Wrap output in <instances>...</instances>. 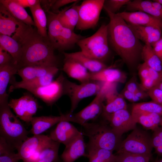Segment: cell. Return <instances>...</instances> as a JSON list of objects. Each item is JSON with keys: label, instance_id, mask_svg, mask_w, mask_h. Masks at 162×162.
I'll return each mask as SVG.
<instances>
[{"label": "cell", "instance_id": "1", "mask_svg": "<svg viewBox=\"0 0 162 162\" xmlns=\"http://www.w3.org/2000/svg\"><path fill=\"white\" fill-rule=\"evenodd\" d=\"M11 37L22 46L21 57L18 65L19 69L31 66L58 67V61L54 53L55 49L48 39L38 33L36 27L21 22Z\"/></svg>", "mask_w": 162, "mask_h": 162}, {"label": "cell", "instance_id": "2", "mask_svg": "<svg viewBox=\"0 0 162 162\" xmlns=\"http://www.w3.org/2000/svg\"><path fill=\"white\" fill-rule=\"evenodd\" d=\"M110 21L108 40L110 47L131 69L138 68L144 45L135 36L127 22L117 13L104 10Z\"/></svg>", "mask_w": 162, "mask_h": 162}, {"label": "cell", "instance_id": "3", "mask_svg": "<svg viewBox=\"0 0 162 162\" xmlns=\"http://www.w3.org/2000/svg\"><path fill=\"white\" fill-rule=\"evenodd\" d=\"M83 134L88 136V144L112 151L118 149L122 141V136L117 134L109 122L98 118L91 123L83 124Z\"/></svg>", "mask_w": 162, "mask_h": 162}, {"label": "cell", "instance_id": "4", "mask_svg": "<svg viewBox=\"0 0 162 162\" xmlns=\"http://www.w3.org/2000/svg\"><path fill=\"white\" fill-rule=\"evenodd\" d=\"M28 132L12 112L8 102L0 104V137L16 150L28 137Z\"/></svg>", "mask_w": 162, "mask_h": 162}, {"label": "cell", "instance_id": "5", "mask_svg": "<svg viewBox=\"0 0 162 162\" xmlns=\"http://www.w3.org/2000/svg\"><path fill=\"white\" fill-rule=\"evenodd\" d=\"M76 44L86 56L104 63L110 52L107 25H101L94 34L81 39Z\"/></svg>", "mask_w": 162, "mask_h": 162}, {"label": "cell", "instance_id": "6", "mask_svg": "<svg viewBox=\"0 0 162 162\" xmlns=\"http://www.w3.org/2000/svg\"><path fill=\"white\" fill-rule=\"evenodd\" d=\"M152 136L145 130L136 128L122 141L116 153H128L152 157Z\"/></svg>", "mask_w": 162, "mask_h": 162}, {"label": "cell", "instance_id": "7", "mask_svg": "<svg viewBox=\"0 0 162 162\" xmlns=\"http://www.w3.org/2000/svg\"><path fill=\"white\" fill-rule=\"evenodd\" d=\"M104 82L90 80L78 84L65 78L64 82V95L70 98L71 107L68 113L72 114L79 103L85 98L96 95L100 90Z\"/></svg>", "mask_w": 162, "mask_h": 162}, {"label": "cell", "instance_id": "8", "mask_svg": "<svg viewBox=\"0 0 162 162\" xmlns=\"http://www.w3.org/2000/svg\"><path fill=\"white\" fill-rule=\"evenodd\" d=\"M109 86L108 83L104 82L100 91L88 106L78 112L72 114L67 113L68 121L82 125L91 120H95L101 115L103 111V102Z\"/></svg>", "mask_w": 162, "mask_h": 162}, {"label": "cell", "instance_id": "9", "mask_svg": "<svg viewBox=\"0 0 162 162\" xmlns=\"http://www.w3.org/2000/svg\"><path fill=\"white\" fill-rule=\"evenodd\" d=\"M104 0H85L79 5V20L76 28L84 30L95 28L98 24Z\"/></svg>", "mask_w": 162, "mask_h": 162}, {"label": "cell", "instance_id": "10", "mask_svg": "<svg viewBox=\"0 0 162 162\" xmlns=\"http://www.w3.org/2000/svg\"><path fill=\"white\" fill-rule=\"evenodd\" d=\"M8 105L18 118L27 123L31 122L39 107L37 99L28 93L19 98L11 99Z\"/></svg>", "mask_w": 162, "mask_h": 162}, {"label": "cell", "instance_id": "11", "mask_svg": "<svg viewBox=\"0 0 162 162\" xmlns=\"http://www.w3.org/2000/svg\"><path fill=\"white\" fill-rule=\"evenodd\" d=\"M65 77L62 73L50 84L28 91L47 105L52 106L64 95V82Z\"/></svg>", "mask_w": 162, "mask_h": 162}, {"label": "cell", "instance_id": "12", "mask_svg": "<svg viewBox=\"0 0 162 162\" xmlns=\"http://www.w3.org/2000/svg\"><path fill=\"white\" fill-rule=\"evenodd\" d=\"M108 122L114 131L121 136L136 128L137 123L127 109L116 112Z\"/></svg>", "mask_w": 162, "mask_h": 162}, {"label": "cell", "instance_id": "13", "mask_svg": "<svg viewBox=\"0 0 162 162\" xmlns=\"http://www.w3.org/2000/svg\"><path fill=\"white\" fill-rule=\"evenodd\" d=\"M117 14L128 23L156 27L162 31V20L147 13L141 11H124Z\"/></svg>", "mask_w": 162, "mask_h": 162}, {"label": "cell", "instance_id": "14", "mask_svg": "<svg viewBox=\"0 0 162 162\" xmlns=\"http://www.w3.org/2000/svg\"><path fill=\"white\" fill-rule=\"evenodd\" d=\"M83 134L80 133L67 145L61 156L63 162H74L81 157H86V146L84 142Z\"/></svg>", "mask_w": 162, "mask_h": 162}, {"label": "cell", "instance_id": "15", "mask_svg": "<svg viewBox=\"0 0 162 162\" xmlns=\"http://www.w3.org/2000/svg\"><path fill=\"white\" fill-rule=\"evenodd\" d=\"M81 132L70 122L62 121L52 131L49 136L50 139L66 146Z\"/></svg>", "mask_w": 162, "mask_h": 162}, {"label": "cell", "instance_id": "16", "mask_svg": "<svg viewBox=\"0 0 162 162\" xmlns=\"http://www.w3.org/2000/svg\"><path fill=\"white\" fill-rule=\"evenodd\" d=\"M47 12L48 39L55 50L60 51L63 26L59 20V11L55 13L49 11Z\"/></svg>", "mask_w": 162, "mask_h": 162}, {"label": "cell", "instance_id": "17", "mask_svg": "<svg viewBox=\"0 0 162 162\" xmlns=\"http://www.w3.org/2000/svg\"><path fill=\"white\" fill-rule=\"evenodd\" d=\"M135 37L139 40L152 46L162 38V31L159 28L127 23Z\"/></svg>", "mask_w": 162, "mask_h": 162}, {"label": "cell", "instance_id": "18", "mask_svg": "<svg viewBox=\"0 0 162 162\" xmlns=\"http://www.w3.org/2000/svg\"><path fill=\"white\" fill-rule=\"evenodd\" d=\"M49 138V136L42 134L28 137L22 143L17 150L21 160L23 162H27Z\"/></svg>", "mask_w": 162, "mask_h": 162}, {"label": "cell", "instance_id": "19", "mask_svg": "<svg viewBox=\"0 0 162 162\" xmlns=\"http://www.w3.org/2000/svg\"><path fill=\"white\" fill-rule=\"evenodd\" d=\"M58 70L59 69L44 76L28 81L22 80L17 82L14 76L10 82L11 85L10 87L9 91L11 92L14 89L19 88L24 89L28 91L48 85L53 81L54 77Z\"/></svg>", "mask_w": 162, "mask_h": 162}, {"label": "cell", "instance_id": "20", "mask_svg": "<svg viewBox=\"0 0 162 162\" xmlns=\"http://www.w3.org/2000/svg\"><path fill=\"white\" fill-rule=\"evenodd\" d=\"M62 121H67L66 114L59 116L33 117L31 122L32 127L30 132L33 135L41 134L55 124Z\"/></svg>", "mask_w": 162, "mask_h": 162}, {"label": "cell", "instance_id": "21", "mask_svg": "<svg viewBox=\"0 0 162 162\" xmlns=\"http://www.w3.org/2000/svg\"><path fill=\"white\" fill-rule=\"evenodd\" d=\"M65 59H71L80 63L90 73L99 72L108 67L104 62L85 56L81 51L71 53L63 52Z\"/></svg>", "mask_w": 162, "mask_h": 162}, {"label": "cell", "instance_id": "22", "mask_svg": "<svg viewBox=\"0 0 162 162\" xmlns=\"http://www.w3.org/2000/svg\"><path fill=\"white\" fill-rule=\"evenodd\" d=\"M19 69L18 65L14 63L0 66V104L8 102L9 95L6 89L11 79Z\"/></svg>", "mask_w": 162, "mask_h": 162}, {"label": "cell", "instance_id": "23", "mask_svg": "<svg viewBox=\"0 0 162 162\" xmlns=\"http://www.w3.org/2000/svg\"><path fill=\"white\" fill-rule=\"evenodd\" d=\"M127 76L123 72L117 69L108 67L98 72H90V80L108 83H124Z\"/></svg>", "mask_w": 162, "mask_h": 162}, {"label": "cell", "instance_id": "24", "mask_svg": "<svg viewBox=\"0 0 162 162\" xmlns=\"http://www.w3.org/2000/svg\"><path fill=\"white\" fill-rule=\"evenodd\" d=\"M62 70L69 77L78 80L81 83L91 80L90 72L83 65L75 61L64 59Z\"/></svg>", "mask_w": 162, "mask_h": 162}, {"label": "cell", "instance_id": "25", "mask_svg": "<svg viewBox=\"0 0 162 162\" xmlns=\"http://www.w3.org/2000/svg\"><path fill=\"white\" fill-rule=\"evenodd\" d=\"M21 22L0 4V34L12 37L19 29Z\"/></svg>", "mask_w": 162, "mask_h": 162}, {"label": "cell", "instance_id": "26", "mask_svg": "<svg viewBox=\"0 0 162 162\" xmlns=\"http://www.w3.org/2000/svg\"><path fill=\"white\" fill-rule=\"evenodd\" d=\"M60 145V143L49 137L40 147L39 156L34 162H59L58 152Z\"/></svg>", "mask_w": 162, "mask_h": 162}, {"label": "cell", "instance_id": "27", "mask_svg": "<svg viewBox=\"0 0 162 162\" xmlns=\"http://www.w3.org/2000/svg\"><path fill=\"white\" fill-rule=\"evenodd\" d=\"M79 1L59 11L58 19L62 25L73 31L76 28L79 21V5L76 3Z\"/></svg>", "mask_w": 162, "mask_h": 162}, {"label": "cell", "instance_id": "28", "mask_svg": "<svg viewBox=\"0 0 162 162\" xmlns=\"http://www.w3.org/2000/svg\"><path fill=\"white\" fill-rule=\"evenodd\" d=\"M106 104L104 105L101 116L103 119L107 121L116 112L126 109L127 105L124 98L121 94H117L106 100Z\"/></svg>", "mask_w": 162, "mask_h": 162}, {"label": "cell", "instance_id": "29", "mask_svg": "<svg viewBox=\"0 0 162 162\" xmlns=\"http://www.w3.org/2000/svg\"><path fill=\"white\" fill-rule=\"evenodd\" d=\"M0 3L17 20L27 25L35 26L33 20L25 8L13 0H0Z\"/></svg>", "mask_w": 162, "mask_h": 162}, {"label": "cell", "instance_id": "30", "mask_svg": "<svg viewBox=\"0 0 162 162\" xmlns=\"http://www.w3.org/2000/svg\"><path fill=\"white\" fill-rule=\"evenodd\" d=\"M58 69L56 67L27 66L19 69L17 74L22 81H28L44 76Z\"/></svg>", "mask_w": 162, "mask_h": 162}, {"label": "cell", "instance_id": "31", "mask_svg": "<svg viewBox=\"0 0 162 162\" xmlns=\"http://www.w3.org/2000/svg\"><path fill=\"white\" fill-rule=\"evenodd\" d=\"M30 9L38 33L42 37L48 39L47 17L41 7L40 1Z\"/></svg>", "mask_w": 162, "mask_h": 162}, {"label": "cell", "instance_id": "32", "mask_svg": "<svg viewBox=\"0 0 162 162\" xmlns=\"http://www.w3.org/2000/svg\"><path fill=\"white\" fill-rule=\"evenodd\" d=\"M86 157L88 162H115L116 155L113 151L87 144Z\"/></svg>", "mask_w": 162, "mask_h": 162}, {"label": "cell", "instance_id": "33", "mask_svg": "<svg viewBox=\"0 0 162 162\" xmlns=\"http://www.w3.org/2000/svg\"><path fill=\"white\" fill-rule=\"evenodd\" d=\"M0 45L11 55L14 64L18 65L20 61L22 53V46L20 43L11 37L0 34Z\"/></svg>", "mask_w": 162, "mask_h": 162}, {"label": "cell", "instance_id": "34", "mask_svg": "<svg viewBox=\"0 0 162 162\" xmlns=\"http://www.w3.org/2000/svg\"><path fill=\"white\" fill-rule=\"evenodd\" d=\"M126 5V10L130 12H142L162 20V13L153 7L152 1L142 0L130 1Z\"/></svg>", "mask_w": 162, "mask_h": 162}, {"label": "cell", "instance_id": "35", "mask_svg": "<svg viewBox=\"0 0 162 162\" xmlns=\"http://www.w3.org/2000/svg\"><path fill=\"white\" fill-rule=\"evenodd\" d=\"M132 116L137 123L146 129L153 131L159 127L162 117L154 113H142Z\"/></svg>", "mask_w": 162, "mask_h": 162}, {"label": "cell", "instance_id": "36", "mask_svg": "<svg viewBox=\"0 0 162 162\" xmlns=\"http://www.w3.org/2000/svg\"><path fill=\"white\" fill-rule=\"evenodd\" d=\"M141 58L149 67L162 73V63L154 52L152 46L148 44L144 45L141 53Z\"/></svg>", "mask_w": 162, "mask_h": 162}, {"label": "cell", "instance_id": "37", "mask_svg": "<svg viewBox=\"0 0 162 162\" xmlns=\"http://www.w3.org/2000/svg\"><path fill=\"white\" fill-rule=\"evenodd\" d=\"M15 150L4 138L0 137V162H18L21 160Z\"/></svg>", "mask_w": 162, "mask_h": 162}, {"label": "cell", "instance_id": "38", "mask_svg": "<svg viewBox=\"0 0 162 162\" xmlns=\"http://www.w3.org/2000/svg\"><path fill=\"white\" fill-rule=\"evenodd\" d=\"M142 113H154L162 116V105L153 101L134 104L131 114L133 115Z\"/></svg>", "mask_w": 162, "mask_h": 162}, {"label": "cell", "instance_id": "39", "mask_svg": "<svg viewBox=\"0 0 162 162\" xmlns=\"http://www.w3.org/2000/svg\"><path fill=\"white\" fill-rule=\"evenodd\" d=\"M151 158L147 156L124 152L116 155L115 162H150Z\"/></svg>", "mask_w": 162, "mask_h": 162}, {"label": "cell", "instance_id": "40", "mask_svg": "<svg viewBox=\"0 0 162 162\" xmlns=\"http://www.w3.org/2000/svg\"><path fill=\"white\" fill-rule=\"evenodd\" d=\"M130 0H105L103 8L113 13L118 11L123 6L126 5Z\"/></svg>", "mask_w": 162, "mask_h": 162}, {"label": "cell", "instance_id": "41", "mask_svg": "<svg viewBox=\"0 0 162 162\" xmlns=\"http://www.w3.org/2000/svg\"><path fill=\"white\" fill-rule=\"evenodd\" d=\"M148 96L152 101L162 105V90L157 86L147 92Z\"/></svg>", "mask_w": 162, "mask_h": 162}, {"label": "cell", "instance_id": "42", "mask_svg": "<svg viewBox=\"0 0 162 162\" xmlns=\"http://www.w3.org/2000/svg\"><path fill=\"white\" fill-rule=\"evenodd\" d=\"M153 131L152 142L153 148L155 149L162 144V127H158Z\"/></svg>", "mask_w": 162, "mask_h": 162}, {"label": "cell", "instance_id": "43", "mask_svg": "<svg viewBox=\"0 0 162 162\" xmlns=\"http://www.w3.org/2000/svg\"><path fill=\"white\" fill-rule=\"evenodd\" d=\"M11 63H14L12 56L3 47L0 45V66Z\"/></svg>", "mask_w": 162, "mask_h": 162}, {"label": "cell", "instance_id": "44", "mask_svg": "<svg viewBox=\"0 0 162 162\" xmlns=\"http://www.w3.org/2000/svg\"><path fill=\"white\" fill-rule=\"evenodd\" d=\"M140 88L142 90L147 92L153 88L157 86L155 82L150 77L141 80L140 85Z\"/></svg>", "mask_w": 162, "mask_h": 162}, {"label": "cell", "instance_id": "45", "mask_svg": "<svg viewBox=\"0 0 162 162\" xmlns=\"http://www.w3.org/2000/svg\"><path fill=\"white\" fill-rule=\"evenodd\" d=\"M137 68L141 80L149 77L148 66L146 63L139 64Z\"/></svg>", "mask_w": 162, "mask_h": 162}, {"label": "cell", "instance_id": "46", "mask_svg": "<svg viewBox=\"0 0 162 162\" xmlns=\"http://www.w3.org/2000/svg\"><path fill=\"white\" fill-rule=\"evenodd\" d=\"M78 0H56L51 7V9L54 11L55 13H57V11L60 8L67 4L74 3L79 1Z\"/></svg>", "mask_w": 162, "mask_h": 162}, {"label": "cell", "instance_id": "47", "mask_svg": "<svg viewBox=\"0 0 162 162\" xmlns=\"http://www.w3.org/2000/svg\"><path fill=\"white\" fill-rule=\"evenodd\" d=\"M17 4L25 8L29 7L30 8L33 7L40 0H13Z\"/></svg>", "mask_w": 162, "mask_h": 162}, {"label": "cell", "instance_id": "48", "mask_svg": "<svg viewBox=\"0 0 162 162\" xmlns=\"http://www.w3.org/2000/svg\"><path fill=\"white\" fill-rule=\"evenodd\" d=\"M152 47L162 64V38L155 43Z\"/></svg>", "mask_w": 162, "mask_h": 162}, {"label": "cell", "instance_id": "49", "mask_svg": "<svg viewBox=\"0 0 162 162\" xmlns=\"http://www.w3.org/2000/svg\"><path fill=\"white\" fill-rule=\"evenodd\" d=\"M124 98L129 101L133 102H137L141 100L134 93L124 89L122 94Z\"/></svg>", "mask_w": 162, "mask_h": 162}, {"label": "cell", "instance_id": "50", "mask_svg": "<svg viewBox=\"0 0 162 162\" xmlns=\"http://www.w3.org/2000/svg\"><path fill=\"white\" fill-rule=\"evenodd\" d=\"M141 89L139 86L134 80L129 81L126 84L124 89L135 93L139 89Z\"/></svg>", "mask_w": 162, "mask_h": 162}, {"label": "cell", "instance_id": "51", "mask_svg": "<svg viewBox=\"0 0 162 162\" xmlns=\"http://www.w3.org/2000/svg\"><path fill=\"white\" fill-rule=\"evenodd\" d=\"M134 93L140 100L146 98L148 96L147 93H146L144 91L141 89L138 90Z\"/></svg>", "mask_w": 162, "mask_h": 162}, {"label": "cell", "instance_id": "52", "mask_svg": "<svg viewBox=\"0 0 162 162\" xmlns=\"http://www.w3.org/2000/svg\"><path fill=\"white\" fill-rule=\"evenodd\" d=\"M153 7L158 10L162 13V4L154 0L152 2Z\"/></svg>", "mask_w": 162, "mask_h": 162}, {"label": "cell", "instance_id": "53", "mask_svg": "<svg viewBox=\"0 0 162 162\" xmlns=\"http://www.w3.org/2000/svg\"><path fill=\"white\" fill-rule=\"evenodd\" d=\"M155 152L159 156H162V144L155 149Z\"/></svg>", "mask_w": 162, "mask_h": 162}, {"label": "cell", "instance_id": "54", "mask_svg": "<svg viewBox=\"0 0 162 162\" xmlns=\"http://www.w3.org/2000/svg\"><path fill=\"white\" fill-rule=\"evenodd\" d=\"M157 86L162 90V80Z\"/></svg>", "mask_w": 162, "mask_h": 162}, {"label": "cell", "instance_id": "55", "mask_svg": "<svg viewBox=\"0 0 162 162\" xmlns=\"http://www.w3.org/2000/svg\"><path fill=\"white\" fill-rule=\"evenodd\" d=\"M155 162H162V158L156 160Z\"/></svg>", "mask_w": 162, "mask_h": 162}, {"label": "cell", "instance_id": "56", "mask_svg": "<svg viewBox=\"0 0 162 162\" xmlns=\"http://www.w3.org/2000/svg\"><path fill=\"white\" fill-rule=\"evenodd\" d=\"M154 1L158 2L162 4V0H155Z\"/></svg>", "mask_w": 162, "mask_h": 162}, {"label": "cell", "instance_id": "57", "mask_svg": "<svg viewBox=\"0 0 162 162\" xmlns=\"http://www.w3.org/2000/svg\"><path fill=\"white\" fill-rule=\"evenodd\" d=\"M160 125L162 127V117L161 119V120L160 123Z\"/></svg>", "mask_w": 162, "mask_h": 162}]
</instances>
